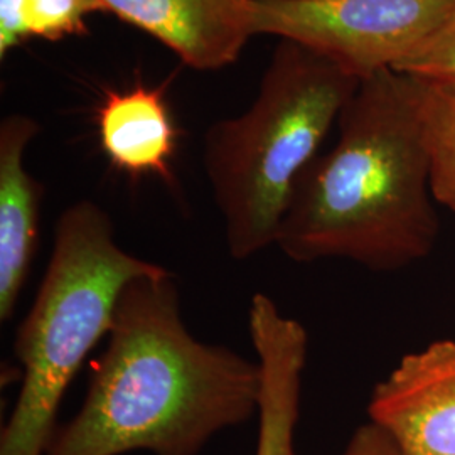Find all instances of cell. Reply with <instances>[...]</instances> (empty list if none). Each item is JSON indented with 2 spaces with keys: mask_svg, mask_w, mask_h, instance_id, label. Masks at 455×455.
Listing matches in <instances>:
<instances>
[{
  "mask_svg": "<svg viewBox=\"0 0 455 455\" xmlns=\"http://www.w3.org/2000/svg\"><path fill=\"white\" fill-rule=\"evenodd\" d=\"M248 332L260 366L259 442L255 455H295L293 437L307 363L306 327L283 315L267 293L248 307Z\"/></svg>",
  "mask_w": 455,
  "mask_h": 455,
  "instance_id": "cell-8",
  "label": "cell"
},
{
  "mask_svg": "<svg viewBox=\"0 0 455 455\" xmlns=\"http://www.w3.org/2000/svg\"><path fill=\"white\" fill-rule=\"evenodd\" d=\"M338 140L293 186L275 244L297 263L342 259L395 272L430 255L440 221L411 78H361Z\"/></svg>",
  "mask_w": 455,
  "mask_h": 455,
  "instance_id": "cell-2",
  "label": "cell"
},
{
  "mask_svg": "<svg viewBox=\"0 0 455 455\" xmlns=\"http://www.w3.org/2000/svg\"><path fill=\"white\" fill-rule=\"evenodd\" d=\"M455 20V0H251L253 36L312 49L355 76L393 69Z\"/></svg>",
  "mask_w": 455,
  "mask_h": 455,
  "instance_id": "cell-5",
  "label": "cell"
},
{
  "mask_svg": "<svg viewBox=\"0 0 455 455\" xmlns=\"http://www.w3.org/2000/svg\"><path fill=\"white\" fill-rule=\"evenodd\" d=\"M97 12H103L98 0H0V60L31 37L84 33L86 19Z\"/></svg>",
  "mask_w": 455,
  "mask_h": 455,
  "instance_id": "cell-11",
  "label": "cell"
},
{
  "mask_svg": "<svg viewBox=\"0 0 455 455\" xmlns=\"http://www.w3.org/2000/svg\"><path fill=\"white\" fill-rule=\"evenodd\" d=\"M97 127L101 150L116 171L172 184L178 131L161 90L135 84L108 92L98 107Z\"/></svg>",
  "mask_w": 455,
  "mask_h": 455,
  "instance_id": "cell-10",
  "label": "cell"
},
{
  "mask_svg": "<svg viewBox=\"0 0 455 455\" xmlns=\"http://www.w3.org/2000/svg\"><path fill=\"white\" fill-rule=\"evenodd\" d=\"M41 127L28 115L0 122V321H11L39 243L44 186L26 169V150Z\"/></svg>",
  "mask_w": 455,
  "mask_h": 455,
  "instance_id": "cell-9",
  "label": "cell"
},
{
  "mask_svg": "<svg viewBox=\"0 0 455 455\" xmlns=\"http://www.w3.org/2000/svg\"><path fill=\"white\" fill-rule=\"evenodd\" d=\"M171 274L120 248L108 212L90 199L60 214L54 246L33 307L17 329L22 385L0 435V455H46L66 390L108 336L127 283Z\"/></svg>",
  "mask_w": 455,
  "mask_h": 455,
  "instance_id": "cell-4",
  "label": "cell"
},
{
  "mask_svg": "<svg viewBox=\"0 0 455 455\" xmlns=\"http://www.w3.org/2000/svg\"><path fill=\"white\" fill-rule=\"evenodd\" d=\"M171 49L182 65L218 71L233 65L250 37L251 0H98Z\"/></svg>",
  "mask_w": 455,
  "mask_h": 455,
  "instance_id": "cell-7",
  "label": "cell"
},
{
  "mask_svg": "<svg viewBox=\"0 0 455 455\" xmlns=\"http://www.w3.org/2000/svg\"><path fill=\"white\" fill-rule=\"evenodd\" d=\"M411 82L430 157L432 195L455 212V82Z\"/></svg>",
  "mask_w": 455,
  "mask_h": 455,
  "instance_id": "cell-12",
  "label": "cell"
},
{
  "mask_svg": "<svg viewBox=\"0 0 455 455\" xmlns=\"http://www.w3.org/2000/svg\"><path fill=\"white\" fill-rule=\"evenodd\" d=\"M359 82L323 54L278 39L250 108L204 133V172L235 260L275 244L295 182Z\"/></svg>",
  "mask_w": 455,
  "mask_h": 455,
  "instance_id": "cell-3",
  "label": "cell"
},
{
  "mask_svg": "<svg viewBox=\"0 0 455 455\" xmlns=\"http://www.w3.org/2000/svg\"><path fill=\"white\" fill-rule=\"evenodd\" d=\"M260 366L199 341L180 317L172 274L127 283L80 411L46 455H197L259 411Z\"/></svg>",
  "mask_w": 455,
  "mask_h": 455,
  "instance_id": "cell-1",
  "label": "cell"
},
{
  "mask_svg": "<svg viewBox=\"0 0 455 455\" xmlns=\"http://www.w3.org/2000/svg\"><path fill=\"white\" fill-rule=\"evenodd\" d=\"M393 71L425 82H455V20L410 52Z\"/></svg>",
  "mask_w": 455,
  "mask_h": 455,
  "instance_id": "cell-13",
  "label": "cell"
},
{
  "mask_svg": "<svg viewBox=\"0 0 455 455\" xmlns=\"http://www.w3.org/2000/svg\"><path fill=\"white\" fill-rule=\"evenodd\" d=\"M341 455H407L398 442L378 423H363Z\"/></svg>",
  "mask_w": 455,
  "mask_h": 455,
  "instance_id": "cell-14",
  "label": "cell"
},
{
  "mask_svg": "<svg viewBox=\"0 0 455 455\" xmlns=\"http://www.w3.org/2000/svg\"><path fill=\"white\" fill-rule=\"evenodd\" d=\"M368 415L407 455H455V339L400 359L374 387Z\"/></svg>",
  "mask_w": 455,
  "mask_h": 455,
  "instance_id": "cell-6",
  "label": "cell"
}]
</instances>
